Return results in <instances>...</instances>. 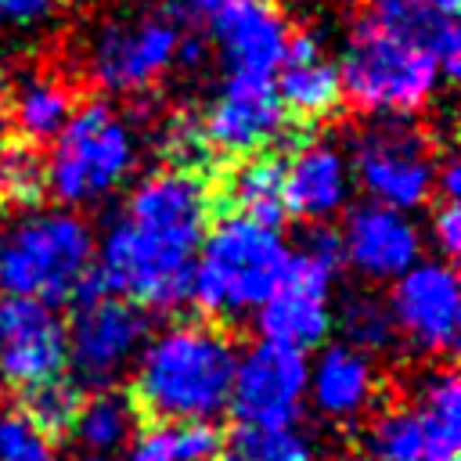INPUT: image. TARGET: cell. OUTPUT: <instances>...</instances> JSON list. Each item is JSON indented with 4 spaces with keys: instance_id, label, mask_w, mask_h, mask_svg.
Returning a JSON list of instances; mask_svg holds the SVG:
<instances>
[{
    "instance_id": "30",
    "label": "cell",
    "mask_w": 461,
    "mask_h": 461,
    "mask_svg": "<svg viewBox=\"0 0 461 461\" xmlns=\"http://www.w3.org/2000/svg\"><path fill=\"white\" fill-rule=\"evenodd\" d=\"M0 461H58V447L36 432L14 403H0Z\"/></svg>"
},
{
    "instance_id": "1",
    "label": "cell",
    "mask_w": 461,
    "mask_h": 461,
    "mask_svg": "<svg viewBox=\"0 0 461 461\" xmlns=\"http://www.w3.org/2000/svg\"><path fill=\"white\" fill-rule=\"evenodd\" d=\"M212 220V176L162 166L137 184L126 212L108 227L94 270L108 292L144 313L184 306L191 303L194 256Z\"/></svg>"
},
{
    "instance_id": "37",
    "label": "cell",
    "mask_w": 461,
    "mask_h": 461,
    "mask_svg": "<svg viewBox=\"0 0 461 461\" xmlns=\"http://www.w3.org/2000/svg\"><path fill=\"white\" fill-rule=\"evenodd\" d=\"M0 259H4V230H0Z\"/></svg>"
},
{
    "instance_id": "32",
    "label": "cell",
    "mask_w": 461,
    "mask_h": 461,
    "mask_svg": "<svg viewBox=\"0 0 461 461\" xmlns=\"http://www.w3.org/2000/svg\"><path fill=\"white\" fill-rule=\"evenodd\" d=\"M432 241L439 245L447 263L457 256V249H461V212H457V202H439V209L432 212Z\"/></svg>"
},
{
    "instance_id": "17",
    "label": "cell",
    "mask_w": 461,
    "mask_h": 461,
    "mask_svg": "<svg viewBox=\"0 0 461 461\" xmlns=\"http://www.w3.org/2000/svg\"><path fill=\"white\" fill-rule=\"evenodd\" d=\"M285 151H259L223 166L212 176V209L216 216H241L249 223L277 230L288 220L285 205Z\"/></svg>"
},
{
    "instance_id": "28",
    "label": "cell",
    "mask_w": 461,
    "mask_h": 461,
    "mask_svg": "<svg viewBox=\"0 0 461 461\" xmlns=\"http://www.w3.org/2000/svg\"><path fill=\"white\" fill-rule=\"evenodd\" d=\"M47 198V158L40 144L0 133V209L36 212Z\"/></svg>"
},
{
    "instance_id": "2",
    "label": "cell",
    "mask_w": 461,
    "mask_h": 461,
    "mask_svg": "<svg viewBox=\"0 0 461 461\" xmlns=\"http://www.w3.org/2000/svg\"><path fill=\"white\" fill-rule=\"evenodd\" d=\"M461 61L457 22L421 0H360L339 65L342 97L360 112L407 115Z\"/></svg>"
},
{
    "instance_id": "15",
    "label": "cell",
    "mask_w": 461,
    "mask_h": 461,
    "mask_svg": "<svg viewBox=\"0 0 461 461\" xmlns=\"http://www.w3.org/2000/svg\"><path fill=\"white\" fill-rule=\"evenodd\" d=\"M274 94L285 115L306 133H313L324 119L342 112L346 97H342L339 65L328 58L324 43L313 32L288 36L285 54L274 68Z\"/></svg>"
},
{
    "instance_id": "13",
    "label": "cell",
    "mask_w": 461,
    "mask_h": 461,
    "mask_svg": "<svg viewBox=\"0 0 461 461\" xmlns=\"http://www.w3.org/2000/svg\"><path fill=\"white\" fill-rule=\"evenodd\" d=\"M385 306L393 313L396 335H403L414 349L450 353L457 346L461 303L450 263H414L396 277Z\"/></svg>"
},
{
    "instance_id": "18",
    "label": "cell",
    "mask_w": 461,
    "mask_h": 461,
    "mask_svg": "<svg viewBox=\"0 0 461 461\" xmlns=\"http://www.w3.org/2000/svg\"><path fill=\"white\" fill-rule=\"evenodd\" d=\"M346 191H349L346 162H342V155L335 148L310 140L295 155H288V166H285L288 220L328 223L342 209Z\"/></svg>"
},
{
    "instance_id": "22",
    "label": "cell",
    "mask_w": 461,
    "mask_h": 461,
    "mask_svg": "<svg viewBox=\"0 0 461 461\" xmlns=\"http://www.w3.org/2000/svg\"><path fill=\"white\" fill-rule=\"evenodd\" d=\"M411 407L418 411L425 436L436 450V461H457V447H461V385H457V371L450 364L432 367L418 378Z\"/></svg>"
},
{
    "instance_id": "34",
    "label": "cell",
    "mask_w": 461,
    "mask_h": 461,
    "mask_svg": "<svg viewBox=\"0 0 461 461\" xmlns=\"http://www.w3.org/2000/svg\"><path fill=\"white\" fill-rule=\"evenodd\" d=\"M11 126V83L7 76L0 72V133Z\"/></svg>"
},
{
    "instance_id": "24",
    "label": "cell",
    "mask_w": 461,
    "mask_h": 461,
    "mask_svg": "<svg viewBox=\"0 0 461 461\" xmlns=\"http://www.w3.org/2000/svg\"><path fill=\"white\" fill-rule=\"evenodd\" d=\"M360 457L364 461H436V450L411 400L389 403L367 421L360 439Z\"/></svg>"
},
{
    "instance_id": "19",
    "label": "cell",
    "mask_w": 461,
    "mask_h": 461,
    "mask_svg": "<svg viewBox=\"0 0 461 461\" xmlns=\"http://www.w3.org/2000/svg\"><path fill=\"white\" fill-rule=\"evenodd\" d=\"M306 396H313V403H317V411L324 418L353 421L375 403L378 371H375L367 353H360V349H353L346 342H335V346H328L321 353L317 367L310 371Z\"/></svg>"
},
{
    "instance_id": "29",
    "label": "cell",
    "mask_w": 461,
    "mask_h": 461,
    "mask_svg": "<svg viewBox=\"0 0 461 461\" xmlns=\"http://www.w3.org/2000/svg\"><path fill=\"white\" fill-rule=\"evenodd\" d=\"M342 328H346V346H353L360 353L389 349L396 342L393 313L375 295H353L346 303V310H342Z\"/></svg>"
},
{
    "instance_id": "5",
    "label": "cell",
    "mask_w": 461,
    "mask_h": 461,
    "mask_svg": "<svg viewBox=\"0 0 461 461\" xmlns=\"http://www.w3.org/2000/svg\"><path fill=\"white\" fill-rule=\"evenodd\" d=\"M94 267V234L90 227L65 212H29L14 223L4 241L0 281L11 295L36 299L47 306L68 303L83 277Z\"/></svg>"
},
{
    "instance_id": "25",
    "label": "cell",
    "mask_w": 461,
    "mask_h": 461,
    "mask_svg": "<svg viewBox=\"0 0 461 461\" xmlns=\"http://www.w3.org/2000/svg\"><path fill=\"white\" fill-rule=\"evenodd\" d=\"M212 461H313V443L299 425L234 421L227 432H220Z\"/></svg>"
},
{
    "instance_id": "35",
    "label": "cell",
    "mask_w": 461,
    "mask_h": 461,
    "mask_svg": "<svg viewBox=\"0 0 461 461\" xmlns=\"http://www.w3.org/2000/svg\"><path fill=\"white\" fill-rule=\"evenodd\" d=\"M421 4H429L432 11H439V14L454 18V14H457V4H461V0H421Z\"/></svg>"
},
{
    "instance_id": "23",
    "label": "cell",
    "mask_w": 461,
    "mask_h": 461,
    "mask_svg": "<svg viewBox=\"0 0 461 461\" xmlns=\"http://www.w3.org/2000/svg\"><path fill=\"white\" fill-rule=\"evenodd\" d=\"M76 101L72 90L58 79V76H29L18 86H11V122H14V137L40 144V140H54L65 122L72 119Z\"/></svg>"
},
{
    "instance_id": "12",
    "label": "cell",
    "mask_w": 461,
    "mask_h": 461,
    "mask_svg": "<svg viewBox=\"0 0 461 461\" xmlns=\"http://www.w3.org/2000/svg\"><path fill=\"white\" fill-rule=\"evenodd\" d=\"M68 367V335L54 306L7 295L0 299V382L14 393Z\"/></svg>"
},
{
    "instance_id": "27",
    "label": "cell",
    "mask_w": 461,
    "mask_h": 461,
    "mask_svg": "<svg viewBox=\"0 0 461 461\" xmlns=\"http://www.w3.org/2000/svg\"><path fill=\"white\" fill-rule=\"evenodd\" d=\"M14 396H18L14 407L22 411V418L54 443V439H65L72 432L79 403H83V385L61 371L54 378H43V382L18 389Z\"/></svg>"
},
{
    "instance_id": "14",
    "label": "cell",
    "mask_w": 461,
    "mask_h": 461,
    "mask_svg": "<svg viewBox=\"0 0 461 461\" xmlns=\"http://www.w3.org/2000/svg\"><path fill=\"white\" fill-rule=\"evenodd\" d=\"M209 22L227 76L274 79V68L292 36L288 18L274 0H223Z\"/></svg>"
},
{
    "instance_id": "33",
    "label": "cell",
    "mask_w": 461,
    "mask_h": 461,
    "mask_svg": "<svg viewBox=\"0 0 461 461\" xmlns=\"http://www.w3.org/2000/svg\"><path fill=\"white\" fill-rule=\"evenodd\" d=\"M223 0H166L169 14L173 18H184V22H198V18H209Z\"/></svg>"
},
{
    "instance_id": "6",
    "label": "cell",
    "mask_w": 461,
    "mask_h": 461,
    "mask_svg": "<svg viewBox=\"0 0 461 461\" xmlns=\"http://www.w3.org/2000/svg\"><path fill=\"white\" fill-rule=\"evenodd\" d=\"M137 144L122 115L90 101L72 112L65 130L54 137V151L47 158V191L65 205H86L112 194L133 169Z\"/></svg>"
},
{
    "instance_id": "4",
    "label": "cell",
    "mask_w": 461,
    "mask_h": 461,
    "mask_svg": "<svg viewBox=\"0 0 461 461\" xmlns=\"http://www.w3.org/2000/svg\"><path fill=\"white\" fill-rule=\"evenodd\" d=\"M288 270V245L277 230L249 223L241 216H216L198 245L191 270V303L202 317L227 324L259 310Z\"/></svg>"
},
{
    "instance_id": "8",
    "label": "cell",
    "mask_w": 461,
    "mask_h": 461,
    "mask_svg": "<svg viewBox=\"0 0 461 461\" xmlns=\"http://www.w3.org/2000/svg\"><path fill=\"white\" fill-rule=\"evenodd\" d=\"M68 303H72V321L65 324V335H68V364L76 371L72 378L79 385L86 382L104 389L140 353L148 339V313L130 299L108 292L94 267Z\"/></svg>"
},
{
    "instance_id": "20",
    "label": "cell",
    "mask_w": 461,
    "mask_h": 461,
    "mask_svg": "<svg viewBox=\"0 0 461 461\" xmlns=\"http://www.w3.org/2000/svg\"><path fill=\"white\" fill-rule=\"evenodd\" d=\"M256 328H259L263 342H274V346L306 353V349H317L328 339V331H331V310H328V299L306 295V292H295V288L281 285L256 310Z\"/></svg>"
},
{
    "instance_id": "16",
    "label": "cell",
    "mask_w": 461,
    "mask_h": 461,
    "mask_svg": "<svg viewBox=\"0 0 461 461\" xmlns=\"http://www.w3.org/2000/svg\"><path fill=\"white\" fill-rule=\"evenodd\" d=\"M339 234H342L346 263L357 274L371 277V281L407 274L418 263V252H421L418 227L403 212H396L389 205H378V202L357 205L346 216V227Z\"/></svg>"
},
{
    "instance_id": "31",
    "label": "cell",
    "mask_w": 461,
    "mask_h": 461,
    "mask_svg": "<svg viewBox=\"0 0 461 461\" xmlns=\"http://www.w3.org/2000/svg\"><path fill=\"white\" fill-rule=\"evenodd\" d=\"M61 0H0V29H29L50 18Z\"/></svg>"
},
{
    "instance_id": "36",
    "label": "cell",
    "mask_w": 461,
    "mask_h": 461,
    "mask_svg": "<svg viewBox=\"0 0 461 461\" xmlns=\"http://www.w3.org/2000/svg\"><path fill=\"white\" fill-rule=\"evenodd\" d=\"M76 461H112V457H97V454H79Z\"/></svg>"
},
{
    "instance_id": "7",
    "label": "cell",
    "mask_w": 461,
    "mask_h": 461,
    "mask_svg": "<svg viewBox=\"0 0 461 461\" xmlns=\"http://www.w3.org/2000/svg\"><path fill=\"white\" fill-rule=\"evenodd\" d=\"M194 115H198L205 151L216 162V173L230 162L259 155V151L295 155L303 144L313 140V133L299 130L285 115V108L274 94V79L227 76L223 86L216 90V97Z\"/></svg>"
},
{
    "instance_id": "3",
    "label": "cell",
    "mask_w": 461,
    "mask_h": 461,
    "mask_svg": "<svg viewBox=\"0 0 461 461\" xmlns=\"http://www.w3.org/2000/svg\"><path fill=\"white\" fill-rule=\"evenodd\" d=\"M238 346L227 324L209 317L173 321L137 353L130 400L140 425L212 421L230 403Z\"/></svg>"
},
{
    "instance_id": "26",
    "label": "cell",
    "mask_w": 461,
    "mask_h": 461,
    "mask_svg": "<svg viewBox=\"0 0 461 461\" xmlns=\"http://www.w3.org/2000/svg\"><path fill=\"white\" fill-rule=\"evenodd\" d=\"M216 447L220 432L212 429V421L140 425L126 450V461H212Z\"/></svg>"
},
{
    "instance_id": "21",
    "label": "cell",
    "mask_w": 461,
    "mask_h": 461,
    "mask_svg": "<svg viewBox=\"0 0 461 461\" xmlns=\"http://www.w3.org/2000/svg\"><path fill=\"white\" fill-rule=\"evenodd\" d=\"M140 432V414L130 400L126 389H94L90 396H83L76 425H72V439L97 457H112L115 450H122L133 436Z\"/></svg>"
},
{
    "instance_id": "10",
    "label": "cell",
    "mask_w": 461,
    "mask_h": 461,
    "mask_svg": "<svg viewBox=\"0 0 461 461\" xmlns=\"http://www.w3.org/2000/svg\"><path fill=\"white\" fill-rule=\"evenodd\" d=\"M176 22L162 14H137L108 22L90 47V76L104 90L133 94L151 86L176 54Z\"/></svg>"
},
{
    "instance_id": "11",
    "label": "cell",
    "mask_w": 461,
    "mask_h": 461,
    "mask_svg": "<svg viewBox=\"0 0 461 461\" xmlns=\"http://www.w3.org/2000/svg\"><path fill=\"white\" fill-rule=\"evenodd\" d=\"M306 389H310L306 357L274 342H259L245 357H238L227 407L234 411V421L295 425Z\"/></svg>"
},
{
    "instance_id": "9",
    "label": "cell",
    "mask_w": 461,
    "mask_h": 461,
    "mask_svg": "<svg viewBox=\"0 0 461 461\" xmlns=\"http://www.w3.org/2000/svg\"><path fill=\"white\" fill-rule=\"evenodd\" d=\"M364 191L396 212L418 209L436 194V151L429 137L403 115H378L353 148Z\"/></svg>"
}]
</instances>
